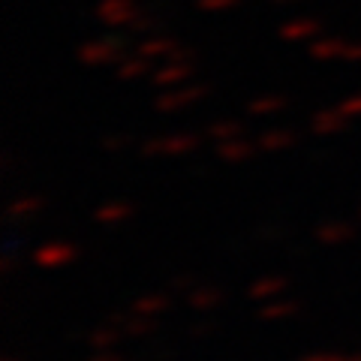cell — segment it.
I'll use <instances>...</instances> for the list:
<instances>
[{
	"label": "cell",
	"instance_id": "obj_1",
	"mask_svg": "<svg viewBox=\"0 0 361 361\" xmlns=\"http://www.w3.org/2000/svg\"><path fill=\"white\" fill-rule=\"evenodd\" d=\"M127 51V42L121 37H103V39H94V42H85L78 49V61L85 66H106V63H118Z\"/></svg>",
	"mask_w": 361,
	"mask_h": 361
},
{
	"label": "cell",
	"instance_id": "obj_2",
	"mask_svg": "<svg viewBox=\"0 0 361 361\" xmlns=\"http://www.w3.org/2000/svg\"><path fill=\"white\" fill-rule=\"evenodd\" d=\"M199 148V135L193 133H175V135H160V139H148L142 145L145 157H184Z\"/></svg>",
	"mask_w": 361,
	"mask_h": 361
},
{
	"label": "cell",
	"instance_id": "obj_3",
	"mask_svg": "<svg viewBox=\"0 0 361 361\" xmlns=\"http://www.w3.org/2000/svg\"><path fill=\"white\" fill-rule=\"evenodd\" d=\"M205 94H208V85L169 87V90H163V94L154 99V109H157V111H163V115H175V111H180V109H187V106L199 103V99L205 97Z\"/></svg>",
	"mask_w": 361,
	"mask_h": 361
},
{
	"label": "cell",
	"instance_id": "obj_4",
	"mask_svg": "<svg viewBox=\"0 0 361 361\" xmlns=\"http://www.w3.org/2000/svg\"><path fill=\"white\" fill-rule=\"evenodd\" d=\"M109 325H115L121 329L127 337H151L160 331V322H157V316H142V313H109L106 316Z\"/></svg>",
	"mask_w": 361,
	"mask_h": 361
},
{
	"label": "cell",
	"instance_id": "obj_5",
	"mask_svg": "<svg viewBox=\"0 0 361 361\" xmlns=\"http://www.w3.org/2000/svg\"><path fill=\"white\" fill-rule=\"evenodd\" d=\"M139 13L142 9L135 6V0H103L97 6V18L106 27H130Z\"/></svg>",
	"mask_w": 361,
	"mask_h": 361
},
{
	"label": "cell",
	"instance_id": "obj_6",
	"mask_svg": "<svg viewBox=\"0 0 361 361\" xmlns=\"http://www.w3.org/2000/svg\"><path fill=\"white\" fill-rule=\"evenodd\" d=\"M73 259H75V247L66 241H49L33 250V262L39 268H61V265H70Z\"/></svg>",
	"mask_w": 361,
	"mask_h": 361
},
{
	"label": "cell",
	"instance_id": "obj_7",
	"mask_svg": "<svg viewBox=\"0 0 361 361\" xmlns=\"http://www.w3.org/2000/svg\"><path fill=\"white\" fill-rule=\"evenodd\" d=\"M190 75H193V61H166L160 70L151 75V82L157 87L169 90V87H178L180 82H187Z\"/></svg>",
	"mask_w": 361,
	"mask_h": 361
},
{
	"label": "cell",
	"instance_id": "obj_8",
	"mask_svg": "<svg viewBox=\"0 0 361 361\" xmlns=\"http://www.w3.org/2000/svg\"><path fill=\"white\" fill-rule=\"evenodd\" d=\"M346 115L341 111V106L337 109H319V111H313V118H310V133L313 135H334V133H341L346 127Z\"/></svg>",
	"mask_w": 361,
	"mask_h": 361
},
{
	"label": "cell",
	"instance_id": "obj_9",
	"mask_svg": "<svg viewBox=\"0 0 361 361\" xmlns=\"http://www.w3.org/2000/svg\"><path fill=\"white\" fill-rule=\"evenodd\" d=\"M178 45L180 42H175L172 37H145L139 45H135V51L148 61H169Z\"/></svg>",
	"mask_w": 361,
	"mask_h": 361
},
{
	"label": "cell",
	"instance_id": "obj_10",
	"mask_svg": "<svg viewBox=\"0 0 361 361\" xmlns=\"http://www.w3.org/2000/svg\"><path fill=\"white\" fill-rule=\"evenodd\" d=\"M355 226L353 223H343V220H325L316 226V241L319 244H343L353 238Z\"/></svg>",
	"mask_w": 361,
	"mask_h": 361
},
{
	"label": "cell",
	"instance_id": "obj_11",
	"mask_svg": "<svg viewBox=\"0 0 361 361\" xmlns=\"http://www.w3.org/2000/svg\"><path fill=\"white\" fill-rule=\"evenodd\" d=\"M253 151H256V142H247L244 135L217 145V157L223 163H244V160H250L253 157Z\"/></svg>",
	"mask_w": 361,
	"mask_h": 361
},
{
	"label": "cell",
	"instance_id": "obj_12",
	"mask_svg": "<svg viewBox=\"0 0 361 361\" xmlns=\"http://www.w3.org/2000/svg\"><path fill=\"white\" fill-rule=\"evenodd\" d=\"M223 301V289L220 286H193V292L187 295V304L193 307L196 313H208V310H214L217 304Z\"/></svg>",
	"mask_w": 361,
	"mask_h": 361
},
{
	"label": "cell",
	"instance_id": "obj_13",
	"mask_svg": "<svg viewBox=\"0 0 361 361\" xmlns=\"http://www.w3.org/2000/svg\"><path fill=\"white\" fill-rule=\"evenodd\" d=\"M123 337H127V334H123L121 329H115V325L106 322L103 329H94V331H90L85 341H87V346L94 349V353H109V349H115V346L123 341Z\"/></svg>",
	"mask_w": 361,
	"mask_h": 361
},
{
	"label": "cell",
	"instance_id": "obj_14",
	"mask_svg": "<svg viewBox=\"0 0 361 361\" xmlns=\"http://www.w3.org/2000/svg\"><path fill=\"white\" fill-rule=\"evenodd\" d=\"M295 142H298V135L292 130H265V133H259L256 148L259 151H286Z\"/></svg>",
	"mask_w": 361,
	"mask_h": 361
},
{
	"label": "cell",
	"instance_id": "obj_15",
	"mask_svg": "<svg viewBox=\"0 0 361 361\" xmlns=\"http://www.w3.org/2000/svg\"><path fill=\"white\" fill-rule=\"evenodd\" d=\"M145 73H151V61L148 58H142L139 51L135 54H123V58L115 63V75L118 78H123V82H133V78H142Z\"/></svg>",
	"mask_w": 361,
	"mask_h": 361
},
{
	"label": "cell",
	"instance_id": "obj_16",
	"mask_svg": "<svg viewBox=\"0 0 361 361\" xmlns=\"http://www.w3.org/2000/svg\"><path fill=\"white\" fill-rule=\"evenodd\" d=\"M319 21L316 18H295V21H286L283 27H280V37L289 39V42H298V39H313L316 33H319Z\"/></svg>",
	"mask_w": 361,
	"mask_h": 361
},
{
	"label": "cell",
	"instance_id": "obj_17",
	"mask_svg": "<svg viewBox=\"0 0 361 361\" xmlns=\"http://www.w3.org/2000/svg\"><path fill=\"white\" fill-rule=\"evenodd\" d=\"M289 286V280L286 277H280V274H268V277H259L256 283L250 286V298L253 301H268V298H274L280 295Z\"/></svg>",
	"mask_w": 361,
	"mask_h": 361
},
{
	"label": "cell",
	"instance_id": "obj_18",
	"mask_svg": "<svg viewBox=\"0 0 361 361\" xmlns=\"http://www.w3.org/2000/svg\"><path fill=\"white\" fill-rule=\"evenodd\" d=\"M45 205V202L39 196H33V193H21L18 199H13L6 205V220H25V217H33L39 208Z\"/></svg>",
	"mask_w": 361,
	"mask_h": 361
},
{
	"label": "cell",
	"instance_id": "obj_19",
	"mask_svg": "<svg viewBox=\"0 0 361 361\" xmlns=\"http://www.w3.org/2000/svg\"><path fill=\"white\" fill-rule=\"evenodd\" d=\"M133 214V205L130 202H106V205H99L94 211V220L97 223H103V226H118L123 223Z\"/></svg>",
	"mask_w": 361,
	"mask_h": 361
},
{
	"label": "cell",
	"instance_id": "obj_20",
	"mask_svg": "<svg viewBox=\"0 0 361 361\" xmlns=\"http://www.w3.org/2000/svg\"><path fill=\"white\" fill-rule=\"evenodd\" d=\"M298 313V304L295 301H265L262 307L256 310L259 319L265 322H277V319H289V316Z\"/></svg>",
	"mask_w": 361,
	"mask_h": 361
},
{
	"label": "cell",
	"instance_id": "obj_21",
	"mask_svg": "<svg viewBox=\"0 0 361 361\" xmlns=\"http://www.w3.org/2000/svg\"><path fill=\"white\" fill-rule=\"evenodd\" d=\"M169 307V295H163V292H151V295H139L133 301V313H142V316H160L166 313Z\"/></svg>",
	"mask_w": 361,
	"mask_h": 361
},
{
	"label": "cell",
	"instance_id": "obj_22",
	"mask_svg": "<svg viewBox=\"0 0 361 361\" xmlns=\"http://www.w3.org/2000/svg\"><path fill=\"white\" fill-rule=\"evenodd\" d=\"M286 109V97L280 94H268V97H256L250 106H247V115L250 118H265V115H274V111H283Z\"/></svg>",
	"mask_w": 361,
	"mask_h": 361
},
{
	"label": "cell",
	"instance_id": "obj_23",
	"mask_svg": "<svg viewBox=\"0 0 361 361\" xmlns=\"http://www.w3.org/2000/svg\"><path fill=\"white\" fill-rule=\"evenodd\" d=\"M343 51H346V42H341V39H313L310 42V58H316V61L343 58Z\"/></svg>",
	"mask_w": 361,
	"mask_h": 361
},
{
	"label": "cell",
	"instance_id": "obj_24",
	"mask_svg": "<svg viewBox=\"0 0 361 361\" xmlns=\"http://www.w3.org/2000/svg\"><path fill=\"white\" fill-rule=\"evenodd\" d=\"M241 130H244V123L241 121H235V118H226V121H217V123H211L208 127V139H214V142H229V139H238L241 135Z\"/></svg>",
	"mask_w": 361,
	"mask_h": 361
},
{
	"label": "cell",
	"instance_id": "obj_25",
	"mask_svg": "<svg viewBox=\"0 0 361 361\" xmlns=\"http://www.w3.org/2000/svg\"><path fill=\"white\" fill-rule=\"evenodd\" d=\"M160 27H163V18L148 16V13H139V16H135V21L130 25L133 33H154V30H160Z\"/></svg>",
	"mask_w": 361,
	"mask_h": 361
},
{
	"label": "cell",
	"instance_id": "obj_26",
	"mask_svg": "<svg viewBox=\"0 0 361 361\" xmlns=\"http://www.w3.org/2000/svg\"><path fill=\"white\" fill-rule=\"evenodd\" d=\"M193 286H196V277L193 274H178V277L169 280V289H172V292H184V295H190Z\"/></svg>",
	"mask_w": 361,
	"mask_h": 361
},
{
	"label": "cell",
	"instance_id": "obj_27",
	"mask_svg": "<svg viewBox=\"0 0 361 361\" xmlns=\"http://www.w3.org/2000/svg\"><path fill=\"white\" fill-rule=\"evenodd\" d=\"M127 148H130L127 135H106L103 139V151H109V154H123Z\"/></svg>",
	"mask_w": 361,
	"mask_h": 361
},
{
	"label": "cell",
	"instance_id": "obj_28",
	"mask_svg": "<svg viewBox=\"0 0 361 361\" xmlns=\"http://www.w3.org/2000/svg\"><path fill=\"white\" fill-rule=\"evenodd\" d=\"M341 111L349 118V121H355L361 118V94H353V97H346L343 103H341Z\"/></svg>",
	"mask_w": 361,
	"mask_h": 361
},
{
	"label": "cell",
	"instance_id": "obj_29",
	"mask_svg": "<svg viewBox=\"0 0 361 361\" xmlns=\"http://www.w3.org/2000/svg\"><path fill=\"white\" fill-rule=\"evenodd\" d=\"M199 9H205V13H220V9H232L238 6L241 0H196Z\"/></svg>",
	"mask_w": 361,
	"mask_h": 361
},
{
	"label": "cell",
	"instance_id": "obj_30",
	"mask_svg": "<svg viewBox=\"0 0 361 361\" xmlns=\"http://www.w3.org/2000/svg\"><path fill=\"white\" fill-rule=\"evenodd\" d=\"M283 229H280V226H259L256 229V238H265V241H280L283 238Z\"/></svg>",
	"mask_w": 361,
	"mask_h": 361
},
{
	"label": "cell",
	"instance_id": "obj_31",
	"mask_svg": "<svg viewBox=\"0 0 361 361\" xmlns=\"http://www.w3.org/2000/svg\"><path fill=\"white\" fill-rule=\"evenodd\" d=\"M211 331H214V322H196V325H190V329H187L190 337H205Z\"/></svg>",
	"mask_w": 361,
	"mask_h": 361
},
{
	"label": "cell",
	"instance_id": "obj_32",
	"mask_svg": "<svg viewBox=\"0 0 361 361\" xmlns=\"http://www.w3.org/2000/svg\"><path fill=\"white\" fill-rule=\"evenodd\" d=\"M301 361H353L346 355H334V353H316V355H304Z\"/></svg>",
	"mask_w": 361,
	"mask_h": 361
},
{
	"label": "cell",
	"instance_id": "obj_33",
	"mask_svg": "<svg viewBox=\"0 0 361 361\" xmlns=\"http://www.w3.org/2000/svg\"><path fill=\"white\" fill-rule=\"evenodd\" d=\"M343 61H349V63H361V42H355V45H346Z\"/></svg>",
	"mask_w": 361,
	"mask_h": 361
},
{
	"label": "cell",
	"instance_id": "obj_34",
	"mask_svg": "<svg viewBox=\"0 0 361 361\" xmlns=\"http://www.w3.org/2000/svg\"><path fill=\"white\" fill-rule=\"evenodd\" d=\"M111 361H127V358H121V355H111Z\"/></svg>",
	"mask_w": 361,
	"mask_h": 361
},
{
	"label": "cell",
	"instance_id": "obj_35",
	"mask_svg": "<svg viewBox=\"0 0 361 361\" xmlns=\"http://www.w3.org/2000/svg\"><path fill=\"white\" fill-rule=\"evenodd\" d=\"M353 361H361V353H358V355H353Z\"/></svg>",
	"mask_w": 361,
	"mask_h": 361
},
{
	"label": "cell",
	"instance_id": "obj_36",
	"mask_svg": "<svg viewBox=\"0 0 361 361\" xmlns=\"http://www.w3.org/2000/svg\"><path fill=\"white\" fill-rule=\"evenodd\" d=\"M4 361H18V358H4Z\"/></svg>",
	"mask_w": 361,
	"mask_h": 361
},
{
	"label": "cell",
	"instance_id": "obj_37",
	"mask_svg": "<svg viewBox=\"0 0 361 361\" xmlns=\"http://www.w3.org/2000/svg\"><path fill=\"white\" fill-rule=\"evenodd\" d=\"M358 223H361V211H358Z\"/></svg>",
	"mask_w": 361,
	"mask_h": 361
}]
</instances>
